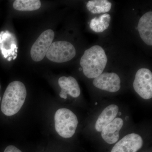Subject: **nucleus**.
<instances>
[{
  "label": "nucleus",
  "mask_w": 152,
  "mask_h": 152,
  "mask_svg": "<svg viewBox=\"0 0 152 152\" xmlns=\"http://www.w3.org/2000/svg\"><path fill=\"white\" fill-rule=\"evenodd\" d=\"M107 58L102 47L95 45L87 49L82 56L80 64L83 72L88 78H95L102 73Z\"/></svg>",
  "instance_id": "obj_1"
},
{
  "label": "nucleus",
  "mask_w": 152,
  "mask_h": 152,
  "mask_svg": "<svg viewBox=\"0 0 152 152\" xmlns=\"http://www.w3.org/2000/svg\"><path fill=\"white\" fill-rule=\"evenodd\" d=\"M27 96L25 85L15 81L7 87L2 101L1 110L6 115L11 116L17 113L23 105Z\"/></svg>",
  "instance_id": "obj_2"
},
{
  "label": "nucleus",
  "mask_w": 152,
  "mask_h": 152,
  "mask_svg": "<svg viewBox=\"0 0 152 152\" xmlns=\"http://www.w3.org/2000/svg\"><path fill=\"white\" fill-rule=\"evenodd\" d=\"M54 119L55 129L60 136L69 138L74 135L78 121L72 111L66 108L59 109L55 113Z\"/></svg>",
  "instance_id": "obj_3"
},
{
  "label": "nucleus",
  "mask_w": 152,
  "mask_h": 152,
  "mask_svg": "<svg viewBox=\"0 0 152 152\" xmlns=\"http://www.w3.org/2000/svg\"><path fill=\"white\" fill-rule=\"evenodd\" d=\"M75 48L71 43L66 41H57L52 43L46 56L55 63L69 61L75 56Z\"/></svg>",
  "instance_id": "obj_4"
},
{
  "label": "nucleus",
  "mask_w": 152,
  "mask_h": 152,
  "mask_svg": "<svg viewBox=\"0 0 152 152\" xmlns=\"http://www.w3.org/2000/svg\"><path fill=\"white\" fill-rule=\"evenodd\" d=\"M134 89L140 96L145 99L152 97V73L145 68L140 69L136 73L133 83Z\"/></svg>",
  "instance_id": "obj_5"
},
{
  "label": "nucleus",
  "mask_w": 152,
  "mask_h": 152,
  "mask_svg": "<svg viewBox=\"0 0 152 152\" xmlns=\"http://www.w3.org/2000/svg\"><path fill=\"white\" fill-rule=\"evenodd\" d=\"M55 37V33L51 29L44 31L33 44L31 50V56L33 61L39 62L46 56Z\"/></svg>",
  "instance_id": "obj_6"
},
{
  "label": "nucleus",
  "mask_w": 152,
  "mask_h": 152,
  "mask_svg": "<svg viewBox=\"0 0 152 152\" xmlns=\"http://www.w3.org/2000/svg\"><path fill=\"white\" fill-rule=\"evenodd\" d=\"M93 85L100 89L110 92H116L121 88V80L115 73H104L95 78Z\"/></svg>",
  "instance_id": "obj_7"
},
{
  "label": "nucleus",
  "mask_w": 152,
  "mask_h": 152,
  "mask_svg": "<svg viewBox=\"0 0 152 152\" xmlns=\"http://www.w3.org/2000/svg\"><path fill=\"white\" fill-rule=\"evenodd\" d=\"M143 144L141 137L138 134L132 133L118 142L111 152H137L141 148Z\"/></svg>",
  "instance_id": "obj_8"
},
{
  "label": "nucleus",
  "mask_w": 152,
  "mask_h": 152,
  "mask_svg": "<svg viewBox=\"0 0 152 152\" xmlns=\"http://www.w3.org/2000/svg\"><path fill=\"white\" fill-rule=\"evenodd\" d=\"M61 91L60 96L64 99L67 98L69 94L73 98H77L80 94V89L75 79L72 77H61L58 81Z\"/></svg>",
  "instance_id": "obj_9"
},
{
  "label": "nucleus",
  "mask_w": 152,
  "mask_h": 152,
  "mask_svg": "<svg viewBox=\"0 0 152 152\" xmlns=\"http://www.w3.org/2000/svg\"><path fill=\"white\" fill-rule=\"evenodd\" d=\"M124 125L121 118H115L102 131V137L109 144L115 143L119 138V132Z\"/></svg>",
  "instance_id": "obj_10"
},
{
  "label": "nucleus",
  "mask_w": 152,
  "mask_h": 152,
  "mask_svg": "<svg viewBox=\"0 0 152 152\" xmlns=\"http://www.w3.org/2000/svg\"><path fill=\"white\" fill-rule=\"evenodd\" d=\"M138 30L144 42L148 45H152V12H147L140 19Z\"/></svg>",
  "instance_id": "obj_11"
},
{
  "label": "nucleus",
  "mask_w": 152,
  "mask_h": 152,
  "mask_svg": "<svg viewBox=\"0 0 152 152\" xmlns=\"http://www.w3.org/2000/svg\"><path fill=\"white\" fill-rule=\"evenodd\" d=\"M118 111V107L115 104L110 105L104 109L96 122V130L102 132L107 125L115 118Z\"/></svg>",
  "instance_id": "obj_12"
},
{
  "label": "nucleus",
  "mask_w": 152,
  "mask_h": 152,
  "mask_svg": "<svg viewBox=\"0 0 152 152\" xmlns=\"http://www.w3.org/2000/svg\"><path fill=\"white\" fill-rule=\"evenodd\" d=\"M14 38L8 31L0 33V50L5 58L14 55V48L16 47Z\"/></svg>",
  "instance_id": "obj_13"
},
{
  "label": "nucleus",
  "mask_w": 152,
  "mask_h": 152,
  "mask_svg": "<svg viewBox=\"0 0 152 152\" xmlns=\"http://www.w3.org/2000/svg\"><path fill=\"white\" fill-rule=\"evenodd\" d=\"M110 20V15L108 14H104L99 18L96 17L92 19L90 27L95 32H103L109 27Z\"/></svg>",
  "instance_id": "obj_14"
},
{
  "label": "nucleus",
  "mask_w": 152,
  "mask_h": 152,
  "mask_svg": "<svg viewBox=\"0 0 152 152\" xmlns=\"http://www.w3.org/2000/svg\"><path fill=\"white\" fill-rule=\"evenodd\" d=\"M86 7L92 13L100 14L110 10L112 4L107 0H93L87 3Z\"/></svg>",
  "instance_id": "obj_15"
},
{
  "label": "nucleus",
  "mask_w": 152,
  "mask_h": 152,
  "mask_svg": "<svg viewBox=\"0 0 152 152\" xmlns=\"http://www.w3.org/2000/svg\"><path fill=\"white\" fill-rule=\"evenodd\" d=\"M41 6V1L39 0H16L13 4L14 8L20 11L37 10Z\"/></svg>",
  "instance_id": "obj_16"
},
{
  "label": "nucleus",
  "mask_w": 152,
  "mask_h": 152,
  "mask_svg": "<svg viewBox=\"0 0 152 152\" xmlns=\"http://www.w3.org/2000/svg\"><path fill=\"white\" fill-rule=\"evenodd\" d=\"M4 152H22L20 150L13 145H9L7 147Z\"/></svg>",
  "instance_id": "obj_17"
},
{
  "label": "nucleus",
  "mask_w": 152,
  "mask_h": 152,
  "mask_svg": "<svg viewBox=\"0 0 152 152\" xmlns=\"http://www.w3.org/2000/svg\"><path fill=\"white\" fill-rule=\"evenodd\" d=\"M0 89H1V86H0ZM1 100V96H0V101Z\"/></svg>",
  "instance_id": "obj_18"
}]
</instances>
